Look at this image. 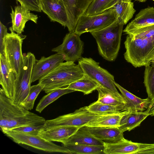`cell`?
I'll list each match as a JSON object with an SVG mask.
<instances>
[{
  "label": "cell",
  "mask_w": 154,
  "mask_h": 154,
  "mask_svg": "<svg viewBox=\"0 0 154 154\" xmlns=\"http://www.w3.org/2000/svg\"><path fill=\"white\" fill-rule=\"evenodd\" d=\"M26 37L12 31L8 33L4 39V55L16 77L19 74L23 64L22 45Z\"/></svg>",
  "instance_id": "6"
},
{
  "label": "cell",
  "mask_w": 154,
  "mask_h": 154,
  "mask_svg": "<svg viewBox=\"0 0 154 154\" xmlns=\"http://www.w3.org/2000/svg\"><path fill=\"white\" fill-rule=\"evenodd\" d=\"M128 0V1H132V0Z\"/></svg>",
  "instance_id": "40"
},
{
  "label": "cell",
  "mask_w": 154,
  "mask_h": 154,
  "mask_svg": "<svg viewBox=\"0 0 154 154\" xmlns=\"http://www.w3.org/2000/svg\"><path fill=\"white\" fill-rule=\"evenodd\" d=\"M134 3L127 0H119L112 8L115 11L116 19L123 21L124 25L133 17L136 10Z\"/></svg>",
  "instance_id": "24"
},
{
  "label": "cell",
  "mask_w": 154,
  "mask_h": 154,
  "mask_svg": "<svg viewBox=\"0 0 154 154\" xmlns=\"http://www.w3.org/2000/svg\"><path fill=\"white\" fill-rule=\"evenodd\" d=\"M105 154H154V143H135L124 137L117 142H104Z\"/></svg>",
  "instance_id": "10"
},
{
  "label": "cell",
  "mask_w": 154,
  "mask_h": 154,
  "mask_svg": "<svg viewBox=\"0 0 154 154\" xmlns=\"http://www.w3.org/2000/svg\"><path fill=\"white\" fill-rule=\"evenodd\" d=\"M151 63H154V59L152 61Z\"/></svg>",
  "instance_id": "39"
},
{
  "label": "cell",
  "mask_w": 154,
  "mask_h": 154,
  "mask_svg": "<svg viewBox=\"0 0 154 154\" xmlns=\"http://www.w3.org/2000/svg\"><path fill=\"white\" fill-rule=\"evenodd\" d=\"M152 0L154 1V0Z\"/></svg>",
  "instance_id": "41"
},
{
  "label": "cell",
  "mask_w": 154,
  "mask_h": 154,
  "mask_svg": "<svg viewBox=\"0 0 154 154\" xmlns=\"http://www.w3.org/2000/svg\"><path fill=\"white\" fill-rule=\"evenodd\" d=\"M24 62L20 71L16 77L13 103L20 106L29 94L32 70L36 60L31 52L23 54Z\"/></svg>",
  "instance_id": "5"
},
{
  "label": "cell",
  "mask_w": 154,
  "mask_h": 154,
  "mask_svg": "<svg viewBox=\"0 0 154 154\" xmlns=\"http://www.w3.org/2000/svg\"><path fill=\"white\" fill-rule=\"evenodd\" d=\"M130 111L126 110L110 114L101 115L91 121L85 126L89 127H119L122 117Z\"/></svg>",
  "instance_id": "22"
},
{
  "label": "cell",
  "mask_w": 154,
  "mask_h": 154,
  "mask_svg": "<svg viewBox=\"0 0 154 154\" xmlns=\"http://www.w3.org/2000/svg\"><path fill=\"white\" fill-rule=\"evenodd\" d=\"M42 11L51 21L56 22L67 27L68 19L62 0H41Z\"/></svg>",
  "instance_id": "13"
},
{
  "label": "cell",
  "mask_w": 154,
  "mask_h": 154,
  "mask_svg": "<svg viewBox=\"0 0 154 154\" xmlns=\"http://www.w3.org/2000/svg\"><path fill=\"white\" fill-rule=\"evenodd\" d=\"M119 0H94L85 13L91 16L101 14L112 8Z\"/></svg>",
  "instance_id": "30"
},
{
  "label": "cell",
  "mask_w": 154,
  "mask_h": 154,
  "mask_svg": "<svg viewBox=\"0 0 154 154\" xmlns=\"http://www.w3.org/2000/svg\"><path fill=\"white\" fill-rule=\"evenodd\" d=\"M146 111L149 116H154V98L151 100L149 107Z\"/></svg>",
  "instance_id": "37"
},
{
  "label": "cell",
  "mask_w": 154,
  "mask_h": 154,
  "mask_svg": "<svg viewBox=\"0 0 154 154\" xmlns=\"http://www.w3.org/2000/svg\"><path fill=\"white\" fill-rule=\"evenodd\" d=\"M125 60L134 67L150 65L154 59V36L134 38L128 35L124 42Z\"/></svg>",
  "instance_id": "3"
},
{
  "label": "cell",
  "mask_w": 154,
  "mask_h": 154,
  "mask_svg": "<svg viewBox=\"0 0 154 154\" xmlns=\"http://www.w3.org/2000/svg\"><path fill=\"white\" fill-rule=\"evenodd\" d=\"M93 0H62L68 15L67 28L69 32H75L79 19L85 13Z\"/></svg>",
  "instance_id": "14"
},
{
  "label": "cell",
  "mask_w": 154,
  "mask_h": 154,
  "mask_svg": "<svg viewBox=\"0 0 154 154\" xmlns=\"http://www.w3.org/2000/svg\"><path fill=\"white\" fill-rule=\"evenodd\" d=\"M104 142L97 138L87 130L85 126L79 128L63 143L104 146Z\"/></svg>",
  "instance_id": "20"
},
{
  "label": "cell",
  "mask_w": 154,
  "mask_h": 154,
  "mask_svg": "<svg viewBox=\"0 0 154 154\" xmlns=\"http://www.w3.org/2000/svg\"><path fill=\"white\" fill-rule=\"evenodd\" d=\"M43 89V86L38 83L31 86L28 96L20 106L28 110L32 109L35 100Z\"/></svg>",
  "instance_id": "32"
},
{
  "label": "cell",
  "mask_w": 154,
  "mask_h": 154,
  "mask_svg": "<svg viewBox=\"0 0 154 154\" xmlns=\"http://www.w3.org/2000/svg\"><path fill=\"white\" fill-rule=\"evenodd\" d=\"M85 75L79 65L73 61L60 64L49 74L39 80L43 86L42 90L47 94L56 89L68 86L82 78Z\"/></svg>",
  "instance_id": "2"
},
{
  "label": "cell",
  "mask_w": 154,
  "mask_h": 154,
  "mask_svg": "<svg viewBox=\"0 0 154 154\" xmlns=\"http://www.w3.org/2000/svg\"><path fill=\"white\" fill-rule=\"evenodd\" d=\"M8 33L7 29L0 21V54L4 55V39Z\"/></svg>",
  "instance_id": "36"
},
{
  "label": "cell",
  "mask_w": 154,
  "mask_h": 154,
  "mask_svg": "<svg viewBox=\"0 0 154 154\" xmlns=\"http://www.w3.org/2000/svg\"><path fill=\"white\" fill-rule=\"evenodd\" d=\"M74 91L66 87L53 90L42 97L37 105L35 110L41 113L46 107L61 96Z\"/></svg>",
  "instance_id": "27"
},
{
  "label": "cell",
  "mask_w": 154,
  "mask_h": 154,
  "mask_svg": "<svg viewBox=\"0 0 154 154\" xmlns=\"http://www.w3.org/2000/svg\"><path fill=\"white\" fill-rule=\"evenodd\" d=\"M88 110L98 115L118 113L126 110L125 106H113L95 102L87 106Z\"/></svg>",
  "instance_id": "29"
},
{
  "label": "cell",
  "mask_w": 154,
  "mask_h": 154,
  "mask_svg": "<svg viewBox=\"0 0 154 154\" xmlns=\"http://www.w3.org/2000/svg\"><path fill=\"white\" fill-rule=\"evenodd\" d=\"M79 128L76 127H63L41 131L38 135L50 141H57L63 143Z\"/></svg>",
  "instance_id": "19"
},
{
  "label": "cell",
  "mask_w": 154,
  "mask_h": 154,
  "mask_svg": "<svg viewBox=\"0 0 154 154\" xmlns=\"http://www.w3.org/2000/svg\"><path fill=\"white\" fill-rule=\"evenodd\" d=\"M10 13L12 26L9 27L11 31L21 34L24 32L26 23L28 20H31L37 23L38 17L37 15L30 13V10L21 5H17L12 8Z\"/></svg>",
  "instance_id": "16"
},
{
  "label": "cell",
  "mask_w": 154,
  "mask_h": 154,
  "mask_svg": "<svg viewBox=\"0 0 154 154\" xmlns=\"http://www.w3.org/2000/svg\"><path fill=\"white\" fill-rule=\"evenodd\" d=\"M44 125L23 126L14 128L10 131L31 135H38L42 129Z\"/></svg>",
  "instance_id": "34"
},
{
  "label": "cell",
  "mask_w": 154,
  "mask_h": 154,
  "mask_svg": "<svg viewBox=\"0 0 154 154\" xmlns=\"http://www.w3.org/2000/svg\"><path fill=\"white\" fill-rule=\"evenodd\" d=\"M21 5L30 11L38 12L42 11L41 0H16Z\"/></svg>",
  "instance_id": "35"
},
{
  "label": "cell",
  "mask_w": 154,
  "mask_h": 154,
  "mask_svg": "<svg viewBox=\"0 0 154 154\" xmlns=\"http://www.w3.org/2000/svg\"><path fill=\"white\" fill-rule=\"evenodd\" d=\"M149 116L147 112H131L122 118L118 127L123 132L129 131L139 126L141 123Z\"/></svg>",
  "instance_id": "23"
},
{
  "label": "cell",
  "mask_w": 154,
  "mask_h": 154,
  "mask_svg": "<svg viewBox=\"0 0 154 154\" xmlns=\"http://www.w3.org/2000/svg\"><path fill=\"white\" fill-rule=\"evenodd\" d=\"M0 84L5 95L12 100L14 94L16 76L4 55L0 54Z\"/></svg>",
  "instance_id": "15"
},
{
  "label": "cell",
  "mask_w": 154,
  "mask_h": 154,
  "mask_svg": "<svg viewBox=\"0 0 154 154\" xmlns=\"http://www.w3.org/2000/svg\"><path fill=\"white\" fill-rule=\"evenodd\" d=\"M100 85L96 82L85 74L82 78L72 83L66 88L74 90L75 91L82 92L84 95H87L97 90Z\"/></svg>",
  "instance_id": "26"
},
{
  "label": "cell",
  "mask_w": 154,
  "mask_h": 154,
  "mask_svg": "<svg viewBox=\"0 0 154 154\" xmlns=\"http://www.w3.org/2000/svg\"><path fill=\"white\" fill-rule=\"evenodd\" d=\"M64 60L63 56L57 53L47 57L42 56L39 60L36 59L32 70L31 83L49 74Z\"/></svg>",
  "instance_id": "12"
},
{
  "label": "cell",
  "mask_w": 154,
  "mask_h": 154,
  "mask_svg": "<svg viewBox=\"0 0 154 154\" xmlns=\"http://www.w3.org/2000/svg\"><path fill=\"white\" fill-rule=\"evenodd\" d=\"M114 84L120 91L126 102V110L142 112L148 108L151 102V99L148 97L144 99H141L131 93L115 82Z\"/></svg>",
  "instance_id": "17"
},
{
  "label": "cell",
  "mask_w": 154,
  "mask_h": 154,
  "mask_svg": "<svg viewBox=\"0 0 154 154\" xmlns=\"http://www.w3.org/2000/svg\"><path fill=\"white\" fill-rule=\"evenodd\" d=\"M154 24V8L141 9L123 30V32Z\"/></svg>",
  "instance_id": "21"
},
{
  "label": "cell",
  "mask_w": 154,
  "mask_h": 154,
  "mask_svg": "<svg viewBox=\"0 0 154 154\" xmlns=\"http://www.w3.org/2000/svg\"><path fill=\"white\" fill-rule=\"evenodd\" d=\"M116 19L115 10L111 8L100 14L87 16L85 14L80 17L75 32L80 35L103 29L109 26Z\"/></svg>",
  "instance_id": "8"
},
{
  "label": "cell",
  "mask_w": 154,
  "mask_h": 154,
  "mask_svg": "<svg viewBox=\"0 0 154 154\" xmlns=\"http://www.w3.org/2000/svg\"><path fill=\"white\" fill-rule=\"evenodd\" d=\"M85 127L92 134L104 142H115L124 137L123 132L118 127Z\"/></svg>",
  "instance_id": "18"
},
{
  "label": "cell",
  "mask_w": 154,
  "mask_h": 154,
  "mask_svg": "<svg viewBox=\"0 0 154 154\" xmlns=\"http://www.w3.org/2000/svg\"><path fill=\"white\" fill-rule=\"evenodd\" d=\"M100 115L90 112L87 106H85L72 113L60 116L54 119L46 120L42 130L63 127L80 128L86 126L92 120Z\"/></svg>",
  "instance_id": "7"
},
{
  "label": "cell",
  "mask_w": 154,
  "mask_h": 154,
  "mask_svg": "<svg viewBox=\"0 0 154 154\" xmlns=\"http://www.w3.org/2000/svg\"><path fill=\"white\" fill-rule=\"evenodd\" d=\"M63 146L70 151L72 154H104V146L78 144H66L63 145Z\"/></svg>",
  "instance_id": "28"
},
{
  "label": "cell",
  "mask_w": 154,
  "mask_h": 154,
  "mask_svg": "<svg viewBox=\"0 0 154 154\" xmlns=\"http://www.w3.org/2000/svg\"><path fill=\"white\" fill-rule=\"evenodd\" d=\"M143 83L148 97L152 100L154 98V63L145 66Z\"/></svg>",
  "instance_id": "31"
},
{
  "label": "cell",
  "mask_w": 154,
  "mask_h": 154,
  "mask_svg": "<svg viewBox=\"0 0 154 154\" xmlns=\"http://www.w3.org/2000/svg\"><path fill=\"white\" fill-rule=\"evenodd\" d=\"M135 1L139 2H145L147 0H135Z\"/></svg>",
  "instance_id": "38"
},
{
  "label": "cell",
  "mask_w": 154,
  "mask_h": 154,
  "mask_svg": "<svg viewBox=\"0 0 154 154\" xmlns=\"http://www.w3.org/2000/svg\"><path fill=\"white\" fill-rule=\"evenodd\" d=\"M5 134L17 143L26 145L39 150L50 152L72 154L64 146L58 145L45 140L39 135H31L11 131L7 132Z\"/></svg>",
  "instance_id": "9"
},
{
  "label": "cell",
  "mask_w": 154,
  "mask_h": 154,
  "mask_svg": "<svg viewBox=\"0 0 154 154\" xmlns=\"http://www.w3.org/2000/svg\"><path fill=\"white\" fill-rule=\"evenodd\" d=\"M78 61L85 75L115 94L122 96L114 84V76L100 66L99 63L91 57H82Z\"/></svg>",
  "instance_id": "4"
},
{
  "label": "cell",
  "mask_w": 154,
  "mask_h": 154,
  "mask_svg": "<svg viewBox=\"0 0 154 154\" xmlns=\"http://www.w3.org/2000/svg\"><path fill=\"white\" fill-rule=\"evenodd\" d=\"M96 90L98 94L97 102L111 105L125 106L126 102L123 96H119L100 85Z\"/></svg>",
  "instance_id": "25"
},
{
  "label": "cell",
  "mask_w": 154,
  "mask_h": 154,
  "mask_svg": "<svg viewBox=\"0 0 154 154\" xmlns=\"http://www.w3.org/2000/svg\"><path fill=\"white\" fill-rule=\"evenodd\" d=\"M80 35L73 32L67 33L61 44L52 49L53 52L62 55L66 61L75 62L81 57L84 49V42Z\"/></svg>",
  "instance_id": "11"
},
{
  "label": "cell",
  "mask_w": 154,
  "mask_h": 154,
  "mask_svg": "<svg viewBox=\"0 0 154 154\" xmlns=\"http://www.w3.org/2000/svg\"><path fill=\"white\" fill-rule=\"evenodd\" d=\"M124 25L116 19L106 27L90 32L96 40L99 54L106 60L114 61L117 57Z\"/></svg>",
  "instance_id": "1"
},
{
  "label": "cell",
  "mask_w": 154,
  "mask_h": 154,
  "mask_svg": "<svg viewBox=\"0 0 154 154\" xmlns=\"http://www.w3.org/2000/svg\"><path fill=\"white\" fill-rule=\"evenodd\" d=\"M134 38H149L154 36V24L124 32Z\"/></svg>",
  "instance_id": "33"
}]
</instances>
